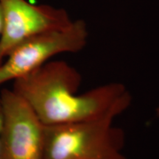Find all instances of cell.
I'll list each match as a JSON object with an SVG mask.
<instances>
[{
	"instance_id": "cell-4",
	"label": "cell",
	"mask_w": 159,
	"mask_h": 159,
	"mask_svg": "<svg viewBox=\"0 0 159 159\" xmlns=\"http://www.w3.org/2000/svg\"><path fill=\"white\" fill-rule=\"evenodd\" d=\"M2 159H42L45 125L13 89L0 93Z\"/></svg>"
},
{
	"instance_id": "cell-8",
	"label": "cell",
	"mask_w": 159,
	"mask_h": 159,
	"mask_svg": "<svg viewBox=\"0 0 159 159\" xmlns=\"http://www.w3.org/2000/svg\"><path fill=\"white\" fill-rule=\"evenodd\" d=\"M157 115L159 116V107L158 108H157Z\"/></svg>"
},
{
	"instance_id": "cell-6",
	"label": "cell",
	"mask_w": 159,
	"mask_h": 159,
	"mask_svg": "<svg viewBox=\"0 0 159 159\" xmlns=\"http://www.w3.org/2000/svg\"><path fill=\"white\" fill-rule=\"evenodd\" d=\"M1 127H2V108L0 105V159H2V146H1Z\"/></svg>"
},
{
	"instance_id": "cell-3",
	"label": "cell",
	"mask_w": 159,
	"mask_h": 159,
	"mask_svg": "<svg viewBox=\"0 0 159 159\" xmlns=\"http://www.w3.org/2000/svg\"><path fill=\"white\" fill-rule=\"evenodd\" d=\"M86 25L81 20L64 28L41 33L15 47L0 63V85L33 72L55 55L77 52L85 47Z\"/></svg>"
},
{
	"instance_id": "cell-2",
	"label": "cell",
	"mask_w": 159,
	"mask_h": 159,
	"mask_svg": "<svg viewBox=\"0 0 159 159\" xmlns=\"http://www.w3.org/2000/svg\"><path fill=\"white\" fill-rule=\"evenodd\" d=\"M128 92L104 114L95 118L45 125L42 159H127L122 152L114 119L130 105Z\"/></svg>"
},
{
	"instance_id": "cell-1",
	"label": "cell",
	"mask_w": 159,
	"mask_h": 159,
	"mask_svg": "<svg viewBox=\"0 0 159 159\" xmlns=\"http://www.w3.org/2000/svg\"><path fill=\"white\" fill-rule=\"evenodd\" d=\"M80 83V75L74 67L55 61L16 79L12 89L25 99L44 125L99 116L128 92L122 83H111L78 94Z\"/></svg>"
},
{
	"instance_id": "cell-5",
	"label": "cell",
	"mask_w": 159,
	"mask_h": 159,
	"mask_svg": "<svg viewBox=\"0 0 159 159\" xmlns=\"http://www.w3.org/2000/svg\"><path fill=\"white\" fill-rule=\"evenodd\" d=\"M0 63L23 41L41 33L64 28L72 22L63 9L33 5L27 0H0Z\"/></svg>"
},
{
	"instance_id": "cell-7",
	"label": "cell",
	"mask_w": 159,
	"mask_h": 159,
	"mask_svg": "<svg viewBox=\"0 0 159 159\" xmlns=\"http://www.w3.org/2000/svg\"><path fill=\"white\" fill-rule=\"evenodd\" d=\"M1 32H2V18H1V13H0V36H1Z\"/></svg>"
}]
</instances>
